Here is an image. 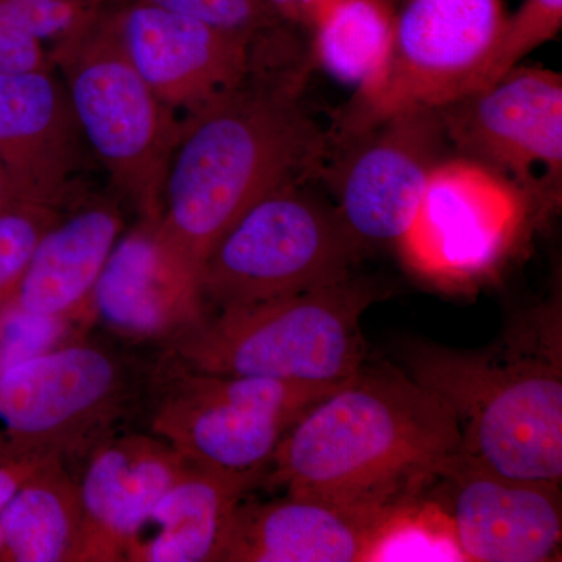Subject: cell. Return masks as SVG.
<instances>
[{"label":"cell","mask_w":562,"mask_h":562,"mask_svg":"<svg viewBox=\"0 0 562 562\" xmlns=\"http://www.w3.org/2000/svg\"><path fill=\"white\" fill-rule=\"evenodd\" d=\"M362 561L465 560L443 506L416 497L392 509L376 525Z\"/></svg>","instance_id":"603a6c76"},{"label":"cell","mask_w":562,"mask_h":562,"mask_svg":"<svg viewBox=\"0 0 562 562\" xmlns=\"http://www.w3.org/2000/svg\"><path fill=\"white\" fill-rule=\"evenodd\" d=\"M124 231L116 203H77L43 233L9 302L38 316L90 322L92 290Z\"/></svg>","instance_id":"d6986e66"},{"label":"cell","mask_w":562,"mask_h":562,"mask_svg":"<svg viewBox=\"0 0 562 562\" xmlns=\"http://www.w3.org/2000/svg\"><path fill=\"white\" fill-rule=\"evenodd\" d=\"M46 461V460H44ZM43 461L11 460L9 464L0 465V513L13 497L22 480Z\"/></svg>","instance_id":"f546056e"},{"label":"cell","mask_w":562,"mask_h":562,"mask_svg":"<svg viewBox=\"0 0 562 562\" xmlns=\"http://www.w3.org/2000/svg\"><path fill=\"white\" fill-rule=\"evenodd\" d=\"M303 74L257 72L181 124L157 225L199 273L214 244L254 203L319 166L325 140L301 102Z\"/></svg>","instance_id":"7a4b0ae2"},{"label":"cell","mask_w":562,"mask_h":562,"mask_svg":"<svg viewBox=\"0 0 562 562\" xmlns=\"http://www.w3.org/2000/svg\"><path fill=\"white\" fill-rule=\"evenodd\" d=\"M88 150L55 68L0 72V168L18 202L76 206Z\"/></svg>","instance_id":"5bb4252c"},{"label":"cell","mask_w":562,"mask_h":562,"mask_svg":"<svg viewBox=\"0 0 562 562\" xmlns=\"http://www.w3.org/2000/svg\"><path fill=\"white\" fill-rule=\"evenodd\" d=\"M140 2L187 14L254 43L279 27L283 20L271 0H140Z\"/></svg>","instance_id":"4316f807"},{"label":"cell","mask_w":562,"mask_h":562,"mask_svg":"<svg viewBox=\"0 0 562 562\" xmlns=\"http://www.w3.org/2000/svg\"><path fill=\"white\" fill-rule=\"evenodd\" d=\"M503 21L502 0H408L395 16L386 79L373 98L350 106L342 138L403 111L438 109L465 94Z\"/></svg>","instance_id":"30bf717a"},{"label":"cell","mask_w":562,"mask_h":562,"mask_svg":"<svg viewBox=\"0 0 562 562\" xmlns=\"http://www.w3.org/2000/svg\"><path fill=\"white\" fill-rule=\"evenodd\" d=\"M90 325L79 317L38 316L7 301L0 306V372L52 347L83 336Z\"/></svg>","instance_id":"d4e9b609"},{"label":"cell","mask_w":562,"mask_h":562,"mask_svg":"<svg viewBox=\"0 0 562 562\" xmlns=\"http://www.w3.org/2000/svg\"><path fill=\"white\" fill-rule=\"evenodd\" d=\"M333 173L344 227L362 250L398 244L409 232L436 166L450 157L436 109L403 111L346 138Z\"/></svg>","instance_id":"7c38bea8"},{"label":"cell","mask_w":562,"mask_h":562,"mask_svg":"<svg viewBox=\"0 0 562 562\" xmlns=\"http://www.w3.org/2000/svg\"><path fill=\"white\" fill-rule=\"evenodd\" d=\"M88 313L116 338L162 349L209 312L199 273L165 243L157 221L139 220L114 244Z\"/></svg>","instance_id":"9a60e30c"},{"label":"cell","mask_w":562,"mask_h":562,"mask_svg":"<svg viewBox=\"0 0 562 562\" xmlns=\"http://www.w3.org/2000/svg\"><path fill=\"white\" fill-rule=\"evenodd\" d=\"M449 484L458 547L465 561L546 562L561 547L560 484L506 479L458 453L438 476Z\"/></svg>","instance_id":"2e32d148"},{"label":"cell","mask_w":562,"mask_h":562,"mask_svg":"<svg viewBox=\"0 0 562 562\" xmlns=\"http://www.w3.org/2000/svg\"><path fill=\"white\" fill-rule=\"evenodd\" d=\"M83 460L76 479L80 562L125 561L136 531L188 464L150 431L113 432Z\"/></svg>","instance_id":"e0dca14e"},{"label":"cell","mask_w":562,"mask_h":562,"mask_svg":"<svg viewBox=\"0 0 562 562\" xmlns=\"http://www.w3.org/2000/svg\"><path fill=\"white\" fill-rule=\"evenodd\" d=\"M530 203L502 173L450 155L431 172L398 249L413 269L436 283L457 286L482 280L516 244Z\"/></svg>","instance_id":"9c48e42d"},{"label":"cell","mask_w":562,"mask_h":562,"mask_svg":"<svg viewBox=\"0 0 562 562\" xmlns=\"http://www.w3.org/2000/svg\"><path fill=\"white\" fill-rule=\"evenodd\" d=\"M110 13L133 68L179 121L209 109L249 72L257 41L140 0H114Z\"/></svg>","instance_id":"4fadbf2b"},{"label":"cell","mask_w":562,"mask_h":562,"mask_svg":"<svg viewBox=\"0 0 562 562\" xmlns=\"http://www.w3.org/2000/svg\"><path fill=\"white\" fill-rule=\"evenodd\" d=\"M560 331L543 313L487 349L416 351L412 376L452 409L462 457L506 479L561 484Z\"/></svg>","instance_id":"3957f363"},{"label":"cell","mask_w":562,"mask_h":562,"mask_svg":"<svg viewBox=\"0 0 562 562\" xmlns=\"http://www.w3.org/2000/svg\"><path fill=\"white\" fill-rule=\"evenodd\" d=\"M113 0H0L3 11L24 31L46 43L94 20Z\"/></svg>","instance_id":"83f0119b"},{"label":"cell","mask_w":562,"mask_h":562,"mask_svg":"<svg viewBox=\"0 0 562 562\" xmlns=\"http://www.w3.org/2000/svg\"><path fill=\"white\" fill-rule=\"evenodd\" d=\"M151 368L79 336L0 372V436L13 460L85 458L149 397Z\"/></svg>","instance_id":"52a82bcc"},{"label":"cell","mask_w":562,"mask_h":562,"mask_svg":"<svg viewBox=\"0 0 562 562\" xmlns=\"http://www.w3.org/2000/svg\"><path fill=\"white\" fill-rule=\"evenodd\" d=\"M272 5L279 10L281 16H291L313 24L321 13L333 0H271Z\"/></svg>","instance_id":"4dcf8cb0"},{"label":"cell","mask_w":562,"mask_h":562,"mask_svg":"<svg viewBox=\"0 0 562 562\" xmlns=\"http://www.w3.org/2000/svg\"><path fill=\"white\" fill-rule=\"evenodd\" d=\"M383 519L305 495L243 501L222 562H360Z\"/></svg>","instance_id":"ac0fdd59"},{"label":"cell","mask_w":562,"mask_h":562,"mask_svg":"<svg viewBox=\"0 0 562 562\" xmlns=\"http://www.w3.org/2000/svg\"><path fill=\"white\" fill-rule=\"evenodd\" d=\"M18 202L14 199L13 192L10 190L9 181H7L5 173L0 168V211L5 210L11 203Z\"/></svg>","instance_id":"1f68e13d"},{"label":"cell","mask_w":562,"mask_h":562,"mask_svg":"<svg viewBox=\"0 0 562 562\" xmlns=\"http://www.w3.org/2000/svg\"><path fill=\"white\" fill-rule=\"evenodd\" d=\"M54 68L43 41L24 31L0 7V72Z\"/></svg>","instance_id":"f1b7e54d"},{"label":"cell","mask_w":562,"mask_h":562,"mask_svg":"<svg viewBox=\"0 0 562 562\" xmlns=\"http://www.w3.org/2000/svg\"><path fill=\"white\" fill-rule=\"evenodd\" d=\"M322 68L357 90L351 105L382 88L394 46L395 14L386 0H333L313 21Z\"/></svg>","instance_id":"7402d4cb"},{"label":"cell","mask_w":562,"mask_h":562,"mask_svg":"<svg viewBox=\"0 0 562 562\" xmlns=\"http://www.w3.org/2000/svg\"><path fill=\"white\" fill-rule=\"evenodd\" d=\"M63 213L24 202L0 211V306L13 294L43 233Z\"/></svg>","instance_id":"484cf974"},{"label":"cell","mask_w":562,"mask_h":562,"mask_svg":"<svg viewBox=\"0 0 562 562\" xmlns=\"http://www.w3.org/2000/svg\"><path fill=\"white\" fill-rule=\"evenodd\" d=\"M341 384L217 375L161 355L151 368L149 428L191 468L255 487L292 425Z\"/></svg>","instance_id":"5b68a950"},{"label":"cell","mask_w":562,"mask_h":562,"mask_svg":"<svg viewBox=\"0 0 562 562\" xmlns=\"http://www.w3.org/2000/svg\"><path fill=\"white\" fill-rule=\"evenodd\" d=\"M379 290L351 273L317 290L206 313L162 347L192 371L339 384L366 362L361 317Z\"/></svg>","instance_id":"277c9868"},{"label":"cell","mask_w":562,"mask_h":562,"mask_svg":"<svg viewBox=\"0 0 562 562\" xmlns=\"http://www.w3.org/2000/svg\"><path fill=\"white\" fill-rule=\"evenodd\" d=\"M436 111L460 157L502 173L530 201L560 190V72L516 66L491 87L468 92Z\"/></svg>","instance_id":"8fae6325"},{"label":"cell","mask_w":562,"mask_h":562,"mask_svg":"<svg viewBox=\"0 0 562 562\" xmlns=\"http://www.w3.org/2000/svg\"><path fill=\"white\" fill-rule=\"evenodd\" d=\"M450 406L397 369L362 364L281 439L262 484L383 519L460 453Z\"/></svg>","instance_id":"6da1fadb"},{"label":"cell","mask_w":562,"mask_h":562,"mask_svg":"<svg viewBox=\"0 0 562 562\" xmlns=\"http://www.w3.org/2000/svg\"><path fill=\"white\" fill-rule=\"evenodd\" d=\"M79 491L66 462H40L0 513V553L16 562H80Z\"/></svg>","instance_id":"44dd1931"},{"label":"cell","mask_w":562,"mask_h":562,"mask_svg":"<svg viewBox=\"0 0 562 562\" xmlns=\"http://www.w3.org/2000/svg\"><path fill=\"white\" fill-rule=\"evenodd\" d=\"M561 29L562 0H524L519 10L503 21L501 33L468 92L483 90L501 80L528 54L553 40Z\"/></svg>","instance_id":"cb8c5ba5"},{"label":"cell","mask_w":562,"mask_h":562,"mask_svg":"<svg viewBox=\"0 0 562 562\" xmlns=\"http://www.w3.org/2000/svg\"><path fill=\"white\" fill-rule=\"evenodd\" d=\"M291 181L250 206L201 268L206 312L330 286L351 276L364 250L335 205Z\"/></svg>","instance_id":"ba28073f"},{"label":"cell","mask_w":562,"mask_h":562,"mask_svg":"<svg viewBox=\"0 0 562 562\" xmlns=\"http://www.w3.org/2000/svg\"><path fill=\"white\" fill-rule=\"evenodd\" d=\"M254 487L187 465L128 547L131 562H222L239 503Z\"/></svg>","instance_id":"ffe728a7"},{"label":"cell","mask_w":562,"mask_h":562,"mask_svg":"<svg viewBox=\"0 0 562 562\" xmlns=\"http://www.w3.org/2000/svg\"><path fill=\"white\" fill-rule=\"evenodd\" d=\"M111 3L83 27L52 43L50 60L85 140L113 187L139 220L158 221L181 124L122 49Z\"/></svg>","instance_id":"8992f818"}]
</instances>
